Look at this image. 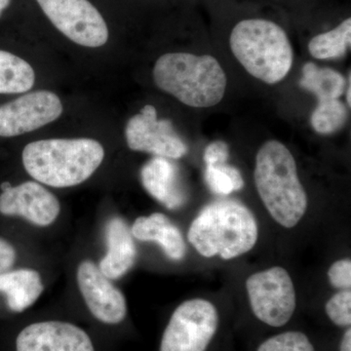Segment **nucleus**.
Wrapping results in <instances>:
<instances>
[{
	"instance_id": "f257e3e1",
	"label": "nucleus",
	"mask_w": 351,
	"mask_h": 351,
	"mask_svg": "<svg viewBox=\"0 0 351 351\" xmlns=\"http://www.w3.org/2000/svg\"><path fill=\"white\" fill-rule=\"evenodd\" d=\"M105 149L93 138H50L29 143L22 159L27 174L40 184L63 189L87 181L100 167Z\"/></svg>"
},
{
	"instance_id": "f03ea898",
	"label": "nucleus",
	"mask_w": 351,
	"mask_h": 351,
	"mask_svg": "<svg viewBox=\"0 0 351 351\" xmlns=\"http://www.w3.org/2000/svg\"><path fill=\"white\" fill-rule=\"evenodd\" d=\"M254 180L270 216L284 228L300 223L307 209V195L298 175L297 163L287 147L269 141L256 156Z\"/></svg>"
},
{
	"instance_id": "7ed1b4c3",
	"label": "nucleus",
	"mask_w": 351,
	"mask_h": 351,
	"mask_svg": "<svg viewBox=\"0 0 351 351\" xmlns=\"http://www.w3.org/2000/svg\"><path fill=\"white\" fill-rule=\"evenodd\" d=\"M258 228L253 213L235 200L207 205L191 223L188 239L205 258L232 260L248 253L257 243Z\"/></svg>"
},
{
	"instance_id": "20e7f679",
	"label": "nucleus",
	"mask_w": 351,
	"mask_h": 351,
	"mask_svg": "<svg viewBox=\"0 0 351 351\" xmlns=\"http://www.w3.org/2000/svg\"><path fill=\"white\" fill-rule=\"evenodd\" d=\"M156 86L193 108H211L225 96L228 78L218 60L210 55L167 53L154 68Z\"/></svg>"
},
{
	"instance_id": "39448f33",
	"label": "nucleus",
	"mask_w": 351,
	"mask_h": 351,
	"mask_svg": "<svg viewBox=\"0 0 351 351\" xmlns=\"http://www.w3.org/2000/svg\"><path fill=\"white\" fill-rule=\"evenodd\" d=\"M230 45L246 71L267 84L280 82L292 69V44L283 27L274 21H240L230 32Z\"/></svg>"
},
{
	"instance_id": "423d86ee",
	"label": "nucleus",
	"mask_w": 351,
	"mask_h": 351,
	"mask_svg": "<svg viewBox=\"0 0 351 351\" xmlns=\"http://www.w3.org/2000/svg\"><path fill=\"white\" fill-rule=\"evenodd\" d=\"M219 327L212 302L193 299L175 309L163 332L160 351H206Z\"/></svg>"
},
{
	"instance_id": "0eeeda50",
	"label": "nucleus",
	"mask_w": 351,
	"mask_h": 351,
	"mask_svg": "<svg viewBox=\"0 0 351 351\" xmlns=\"http://www.w3.org/2000/svg\"><path fill=\"white\" fill-rule=\"evenodd\" d=\"M246 290L252 311L261 322L282 327L294 315V283L283 267H270L252 274L246 280Z\"/></svg>"
},
{
	"instance_id": "6e6552de",
	"label": "nucleus",
	"mask_w": 351,
	"mask_h": 351,
	"mask_svg": "<svg viewBox=\"0 0 351 351\" xmlns=\"http://www.w3.org/2000/svg\"><path fill=\"white\" fill-rule=\"evenodd\" d=\"M58 31L84 47L98 48L108 43V27L89 0H36Z\"/></svg>"
},
{
	"instance_id": "1a4fd4ad",
	"label": "nucleus",
	"mask_w": 351,
	"mask_h": 351,
	"mask_svg": "<svg viewBox=\"0 0 351 351\" xmlns=\"http://www.w3.org/2000/svg\"><path fill=\"white\" fill-rule=\"evenodd\" d=\"M56 94L46 90L22 95L0 106V137L11 138L38 130L63 113Z\"/></svg>"
},
{
	"instance_id": "9d476101",
	"label": "nucleus",
	"mask_w": 351,
	"mask_h": 351,
	"mask_svg": "<svg viewBox=\"0 0 351 351\" xmlns=\"http://www.w3.org/2000/svg\"><path fill=\"white\" fill-rule=\"evenodd\" d=\"M125 137L129 149L168 159L186 156L188 147L178 135L172 122L157 119L156 108L145 106L127 122Z\"/></svg>"
},
{
	"instance_id": "9b49d317",
	"label": "nucleus",
	"mask_w": 351,
	"mask_h": 351,
	"mask_svg": "<svg viewBox=\"0 0 351 351\" xmlns=\"http://www.w3.org/2000/svg\"><path fill=\"white\" fill-rule=\"evenodd\" d=\"M78 287L90 313L105 324H119L127 314L125 297L91 261L77 267Z\"/></svg>"
},
{
	"instance_id": "f8f14e48",
	"label": "nucleus",
	"mask_w": 351,
	"mask_h": 351,
	"mask_svg": "<svg viewBox=\"0 0 351 351\" xmlns=\"http://www.w3.org/2000/svg\"><path fill=\"white\" fill-rule=\"evenodd\" d=\"M61 205L56 196L39 182L29 181L8 186L0 193V214L21 217L38 226L52 225Z\"/></svg>"
},
{
	"instance_id": "ddd939ff",
	"label": "nucleus",
	"mask_w": 351,
	"mask_h": 351,
	"mask_svg": "<svg viewBox=\"0 0 351 351\" xmlns=\"http://www.w3.org/2000/svg\"><path fill=\"white\" fill-rule=\"evenodd\" d=\"M16 350L95 351L84 330L62 321H44L25 327L16 339Z\"/></svg>"
},
{
	"instance_id": "4468645a",
	"label": "nucleus",
	"mask_w": 351,
	"mask_h": 351,
	"mask_svg": "<svg viewBox=\"0 0 351 351\" xmlns=\"http://www.w3.org/2000/svg\"><path fill=\"white\" fill-rule=\"evenodd\" d=\"M141 179L145 191L168 209H179L186 203L179 168L170 159L159 156L151 159L142 168Z\"/></svg>"
},
{
	"instance_id": "2eb2a0df",
	"label": "nucleus",
	"mask_w": 351,
	"mask_h": 351,
	"mask_svg": "<svg viewBox=\"0 0 351 351\" xmlns=\"http://www.w3.org/2000/svg\"><path fill=\"white\" fill-rule=\"evenodd\" d=\"M107 253L101 258L99 269L108 279H119L133 267L137 249L128 226L121 218H112L105 228Z\"/></svg>"
},
{
	"instance_id": "dca6fc26",
	"label": "nucleus",
	"mask_w": 351,
	"mask_h": 351,
	"mask_svg": "<svg viewBox=\"0 0 351 351\" xmlns=\"http://www.w3.org/2000/svg\"><path fill=\"white\" fill-rule=\"evenodd\" d=\"M133 237L141 241L156 242L170 260L181 261L186 256V243L179 228L167 216L154 213L138 217L131 228Z\"/></svg>"
},
{
	"instance_id": "f3484780",
	"label": "nucleus",
	"mask_w": 351,
	"mask_h": 351,
	"mask_svg": "<svg viewBox=\"0 0 351 351\" xmlns=\"http://www.w3.org/2000/svg\"><path fill=\"white\" fill-rule=\"evenodd\" d=\"M43 279L36 270L20 269L0 274V293L6 298L13 313H23L34 304L43 292Z\"/></svg>"
},
{
	"instance_id": "a211bd4d",
	"label": "nucleus",
	"mask_w": 351,
	"mask_h": 351,
	"mask_svg": "<svg viewBox=\"0 0 351 351\" xmlns=\"http://www.w3.org/2000/svg\"><path fill=\"white\" fill-rule=\"evenodd\" d=\"M300 85L315 95L318 101H321L339 99L345 92L346 82L339 71L330 68H320L309 62L302 66Z\"/></svg>"
},
{
	"instance_id": "6ab92c4d",
	"label": "nucleus",
	"mask_w": 351,
	"mask_h": 351,
	"mask_svg": "<svg viewBox=\"0 0 351 351\" xmlns=\"http://www.w3.org/2000/svg\"><path fill=\"white\" fill-rule=\"evenodd\" d=\"M36 82L31 64L12 53L0 50V94H21L29 91Z\"/></svg>"
},
{
	"instance_id": "aec40b11",
	"label": "nucleus",
	"mask_w": 351,
	"mask_h": 351,
	"mask_svg": "<svg viewBox=\"0 0 351 351\" xmlns=\"http://www.w3.org/2000/svg\"><path fill=\"white\" fill-rule=\"evenodd\" d=\"M351 45V18L343 20L336 27L317 34L308 43L311 56L318 60L343 57Z\"/></svg>"
},
{
	"instance_id": "412c9836",
	"label": "nucleus",
	"mask_w": 351,
	"mask_h": 351,
	"mask_svg": "<svg viewBox=\"0 0 351 351\" xmlns=\"http://www.w3.org/2000/svg\"><path fill=\"white\" fill-rule=\"evenodd\" d=\"M348 115V108L339 99L318 101L317 107L311 114V126L316 133L331 135L343 128Z\"/></svg>"
},
{
	"instance_id": "4be33fe9",
	"label": "nucleus",
	"mask_w": 351,
	"mask_h": 351,
	"mask_svg": "<svg viewBox=\"0 0 351 351\" xmlns=\"http://www.w3.org/2000/svg\"><path fill=\"white\" fill-rule=\"evenodd\" d=\"M205 181L216 195H228L243 189L244 180L239 169L228 163L218 166H207Z\"/></svg>"
},
{
	"instance_id": "5701e85b",
	"label": "nucleus",
	"mask_w": 351,
	"mask_h": 351,
	"mask_svg": "<svg viewBox=\"0 0 351 351\" xmlns=\"http://www.w3.org/2000/svg\"><path fill=\"white\" fill-rule=\"evenodd\" d=\"M257 351H316L311 339L304 332L289 331L265 339Z\"/></svg>"
},
{
	"instance_id": "b1692460",
	"label": "nucleus",
	"mask_w": 351,
	"mask_h": 351,
	"mask_svg": "<svg viewBox=\"0 0 351 351\" xmlns=\"http://www.w3.org/2000/svg\"><path fill=\"white\" fill-rule=\"evenodd\" d=\"M325 311L329 319L339 327H350L351 324V291L343 290L330 298L325 304Z\"/></svg>"
},
{
	"instance_id": "393cba45",
	"label": "nucleus",
	"mask_w": 351,
	"mask_h": 351,
	"mask_svg": "<svg viewBox=\"0 0 351 351\" xmlns=\"http://www.w3.org/2000/svg\"><path fill=\"white\" fill-rule=\"evenodd\" d=\"M328 278L332 287L348 290L351 287V261L343 258L332 263L328 270Z\"/></svg>"
},
{
	"instance_id": "a878e982",
	"label": "nucleus",
	"mask_w": 351,
	"mask_h": 351,
	"mask_svg": "<svg viewBox=\"0 0 351 351\" xmlns=\"http://www.w3.org/2000/svg\"><path fill=\"white\" fill-rule=\"evenodd\" d=\"M230 157V147L223 141H215L204 152V162L207 166H218L228 162Z\"/></svg>"
},
{
	"instance_id": "bb28decb",
	"label": "nucleus",
	"mask_w": 351,
	"mask_h": 351,
	"mask_svg": "<svg viewBox=\"0 0 351 351\" xmlns=\"http://www.w3.org/2000/svg\"><path fill=\"white\" fill-rule=\"evenodd\" d=\"M17 258L15 248L8 240L0 237V274L13 267Z\"/></svg>"
},
{
	"instance_id": "cd10ccee",
	"label": "nucleus",
	"mask_w": 351,
	"mask_h": 351,
	"mask_svg": "<svg viewBox=\"0 0 351 351\" xmlns=\"http://www.w3.org/2000/svg\"><path fill=\"white\" fill-rule=\"evenodd\" d=\"M339 351H351V329L348 328L343 334L341 343H339Z\"/></svg>"
},
{
	"instance_id": "c85d7f7f",
	"label": "nucleus",
	"mask_w": 351,
	"mask_h": 351,
	"mask_svg": "<svg viewBox=\"0 0 351 351\" xmlns=\"http://www.w3.org/2000/svg\"><path fill=\"white\" fill-rule=\"evenodd\" d=\"M350 89H351V75L348 76V89H346V101H348V107L350 108L351 99H350Z\"/></svg>"
},
{
	"instance_id": "c756f323",
	"label": "nucleus",
	"mask_w": 351,
	"mask_h": 351,
	"mask_svg": "<svg viewBox=\"0 0 351 351\" xmlns=\"http://www.w3.org/2000/svg\"><path fill=\"white\" fill-rule=\"evenodd\" d=\"M11 0H0V16H1L2 12L9 6L10 4Z\"/></svg>"
}]
</instances>
